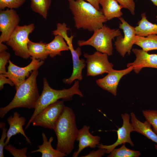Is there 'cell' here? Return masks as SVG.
Returning <instances> with one entry per match:
<instances>
[{"mask_svg": "<svg viewBox=\"0 0 157 157\" xmlns=\"http://www.w3.org/2000/svg\"><path fill=\"white\" fill-rule=\"evenodd\" d=\"M53 130L57 140L56 149L67 155H69L74 149L79 131L75 115L72 108L64 107Z\"/></svg>", "mask_w": 157, "mask_h": 157, "instance_id": "cell-1", "label": "cell"}, {"mask_svg": "<svg viewBox=\"0 0 157 157\" xmlns=\"http://www.w3.org/2000/svg\"><path fill=\"white\" fill-rule=\"evenodd\" d=\"M69 7L73 16L75 27L94 31L104 26L108 20L101 10L97 9L84 0L69 1Z\"/></svg>", "mask_w": 157, "mask_h": 157, "instance_id": "cell-2", "label": "cell"}, {"mask_svg": "<svg viewBox=\"0 0 157 157\" xmlns=\"http://www.w3.org/2000/svg\"><path fill=\"white\" fill-rule=\"evenodd\" d=\"M38 70H34L16 90L12 101L5 107L0 108V117L3 118L10 110L18 108H35L40 97L37 83Z\"/></svg>", "mask_w": 157, "mask_h": 157, "instance_id": "cell-3", "label": "cell"}, {"mask_svg": "<svg viewBox=\"0 0 157 157\" xmlns=\"http://www.w3.org/2000/svg\"><path fill=\"white\" fill-rule=\"evenodd\" d=\"M43 89L34 108V110L27 123L25 130L27 129L36 116L42 110L50 104L60 99L64 101L71 100L74 95L77 94L80 97L83 96L79 89L78 81H75L73 85L67 89L56 90L52 88L45 78H43Z\"/></svg>", "mask_w": 157, "mask_h": 157, "instance_id": "cell-4", "label": "cell"}, {"mask_svg": "<svg viewBox=\"0 0 157 157\" xmlns=\"http://www.w3.org/2000/svg\"><path fill=\"white\" fill-rule=\"evenodd\" d=\"M122 34L119 29H111L104 25L102 27L95 30L89 39L85 41L79 40L77 44L80 47L90 45L97 51L111 56L113 53L112 40Z\"/></svg>", "mask_w": 157, "mask_h": 157, "instance_id": "cell-5", "label": "cell"}, {"mask_svg": "<svg viewBox=\"0 0 157 157\" xmlns=\"http://www.w3.org/2000/svg\"><path fill=\"white\" fill-rule=\"evenodd\" d=\"M35 28L34 24L32 23L23 26L18 25L15 28L6 43L12 48L16 55L25 59L31 57L28 48L30 40L28 36Z\"/></svg>", "mask_w": 157, "mask_h": 157, "instance_id": "cell-6", "label": "cell"}, {"mask_svg": "<svg viewBox=\"0 0 157 157\" xmlns=\"http://www.w3.org/2000/svg\"><path fill=\"white\" fill-rule=\"evenodd\" d=\"M65 106L63 100H58L49 105L35 118L32 122L33 126L53 129Z\"/></svg>", "mask_w": 157, "mask_h": 157, "instance_id": "cell-7", "label": "cell"}, {"mask_svg": "<svg viewBox=\"0 0 157 157\" xmlns=\"http://www.w3.org/2000/svg\"><path fill=\"white\" fill-rule=\"evenodd\" d=\"M31 58L32 60L30 64L24 67L17 66L10 60H8V71L3 74L13 82L16 90L30 76L33 71L38 69L44 63L43 60Z\"/></svg>", "mask_w": 157, "mask_h": 157, "instance_id": "cell-8", "label": "cell"}, {"mask_svg": "<svg viewBox=\"0 0 157 157\" xmlns=\"http://www.w3.org/2000/svg\"><path fill=\"white\" fill-rule=\"evenodd\" d=\"M83 55L86 59L87 76H95L108 73L113 69V65L109 61L106 53L97 51L92 55L84 53Z\"/></svg>", "mask_w": 157, "mask_h": 157, "instance_id": "cell-9", "label": "cell"}, {"mask_svg": "<svg viewBox=\"0 0 157 157\" xmlns=\"http://www.w3.org/2000/svg\"><path fill=\"white\" fill-rule=\"evenodd\" d=\"M119 19L121 22L119 28L123 30L124 35L122 34L117 37L115 45L116 51L124 57L127 53L130 54L136 34L135 27L129 24L123 18L121 17Z\"/></svg>", "mask_w": 157, "mask_h": 157, "instance_id": "cell-10", "label": "cell"}, {"mask_svg": "<svg viewBox=\"0 0 157 157\" xmlns=\"http://www.w3.org/2000/svg\"><path fill=\"white\" fill-rule=\"evenodd\" d=\"M19 21V16L13 9L0 10V43L8 40Z\"/></svg>", "mask_w": 157, "mask_h": 157, "instance_id": "cell-11", "label": "cell"}, {"mask_svg": "<svg viewBox=\"0 0 157 157\" xmlns=\"http://www.w3.org/2000/svg\"><path fill=\"white\" fill-rule=\"evenodd\" d=\"M121 116L123 120V124L122 126L119 128L117 131V138L116 141L110 145L99 144L97 146L98 148L105 149L106 154H109L116 147L126 143H129L132 147L134 146L130 137L131 133L134 131V129L130 121V115L125 113L121 114Z\"/></svg>", "mask_w": 157, "mask_h": 157, "instance_id": "cell-12", "label": "cell"}, {"mask_svg": "<svg viewBox=\"0 0 157 157\" xmlns=\"http://www.w3.org/2000/svg\"><path fill=\"white\" fill-rule=\"evenodd\" d=\"M73 38V36L71 35L70 37L67 36L64 38L71 52L73 63V70L71 76L69 78H64L63 80L64 83L67 84H71L76 79L79 81L82 80V71L86 65L85 60L80 58L82 54L81 48L78 47L75 49L73 47L72 42Z\"/></svg>", "mask_w": 157, "mask_h": 157, "instance_id": "cell-13", "label": "cell"}, {"mask_svg": "<svg viewBox=\"0 0 157 157\" xmlns=\"http://www.w3.org/2000/svg\"><path fill=\"white\" fill-rule=\"evenodd\" d=\"M133 70V68L131 66L121 70L113 69L104 77L97 80L96 83L101 88L116 96L117 87L120 80L122 77Z\"/></svg>", "mask_w": 157, "mask_h": 157, "instance_id": "cell-14", "label": "cell"}, {"mask_svg": "<svg viewBox=\"0 0 157 157\" xmlns=\"http://www.w3.org/2000/svg\"><path fill=\"white\" fill-rule=\"evenodd\" d=\"M132 51L136 59L133 62L128 63L127 66L132 67L135 73H138L143 68L157 69V54H149L142 49L133 48Z\"/></svg>", "mask_w": 157, "mask_h": 157, "instance_id": "cell-15", "label": "cell"}, {"mask_svg": "<svg viewBox=\"0 0 157 157\" xmlns=\"http://www.w3.org/2000/svg\"><path fill=\"white\" fill-rule=\"evenodd\" d=\"M90 129V126L84 125L79 130L76 139L79 142L78 149L74 153L72 157L78 156L79 153L86 147L95 148L99 144L100 137L92 135L89 132Z\"/></svg>", "mask_w": 157, "mask_h": 157, "instance_id": "cell-16", "label": "cell"}, {"mask_svg": "<svg viewBox=\"0 0 157 157\" xmlns=\"http://www.w3.org/2000/svg\"><path fill=\"white\" fill-rule=\"evenodd\" d=\"M20 114L17 111L13 113V116L10 115L7 119L9 125V128L7 131V137L5 143V146L9 143L11 137L17 134L20 133L25 138L27 143L31 145L32 143L25 134L23 129L25 124L26 119L23 116H20Z\"/></svg>", "mask_w": 157, "mask_h": 157, "instance_id": "cell-17", "label": "cell"}, {"mask_svg": "<svg viewBox=\"0 0 157 157\" xmlns=\"http://www.w3.org/2000/svg\"><path fill=\"white\" fill-rule=\"evenodd\" d=\"M130 115L131 123L134 131L141 134L156 143V144H155V147L157 150V135L151 128V124L147 120L144 122L140 121L133 112H131Z\"/></svg>", "mask_w": 157, "mask_h": 157, "instance_id": "cell-18", "label": "cell"}, {"mask_svg": "<svg viewBox=\"0 0 157 157\" xmlns=\"http://www.w3.org/2000/svg\"><path fill=\"white\" fill-rule=\"evenodd\" d=\"M102 6V11L107 20L115 18H119L122 15L121 11L123 7L116 0H99Z\"/></svg>", "mask_w": 157, "mask_h": 157, "instance_id": "cell-19", "label": "cell"}, {"mask_svg": "<svg viewBox=\"0 0 157 157\" xmlns=\"http://www.w3.org/2000/svg\"><path fill=\"white\" fill-rule=\"evenodd\" d=\"M42 144L37 146V149L31 151V153L40 152L42 154V157H63L67 156L66 154L53 148L51 144L53 140V137L51 136L48 141L46 134L44 132L42 133Z\"/></svg>", "mask_w": 157, "mask_h": 157, "instance_id": "cell-20", "label": "cell"}, {"mask_svg": "<svg viewBox=\"0 0 157 157\" xmlns=\"http://www.w3.org/2000/svg\"><path fill=\"white\" fill-rule=\"evenodd\" d=\"M63 38L60 35H55L53 39L46 44V47L49 56L53 58L57 55L61 56V52L68 51L69 47Z\"/></svg>", "mask_w": 157, "mask_h": 157, "instance_id": "cell-21", "label": "cell"}, {"mask_svg": "<svg viewBox=\"0 0 157 157\" xmlns=\"http://www.w3.org/2000/svg\"><path fill=\"white\" fill-rule=\"evenodd\" d=\"M141 17L135 27L136 35L145 37L151 34L157 35V24L148 21L145 13L141 14Z\"/></svg>", "mask_w": 157, "mask_h": 157, "instance_id": "cell-22", "label": "cell"}, {"mask_svg": "<svg viewBox=\"0 0 157 157\" xmlns=\"http://www.w3.org/2000/svg\"><path fill=\"white\" fill-rule=\"evenodd\" d=\"M46 43L41 41L35 42L29 40L28 44V50L31 58L44 60L49 55L46 49Z\"/></svg>", "mask_w": 157, "mask_h": 157, "instance_id": "cell-23", "label": "cell"}, {"mask_svg": "<svg viewBox=\"0 0 157 157\" xmlns=\"http://www.w3.org/2000/svg\"><path fill=\"white\" fill-rule=\"evenodd\" d=\"M134 44L147 52L157 50V35L151 34L145 37L136 35Z\"/></svg>", "mask_w": 157, "mask_h": 157, "instance_id": "cell-24", "label": "cell"}, {"mask_svg": "<svg viewBox=\"0 0 157 157\" xmlns=\"http://www.w3.org/2000/svg\"><path fill=\"white\" fill-rule=\"evenodd\" d=\"M31 8L34 12L41 15L43 18H47L48 10L52 0H30Z\"/></svg>", "mask_w": 157, "mask_h": 157, "instance_id": "cell-25", "label": "cell"}, {"mask_svg": "<svg viewBox=\"0 0 157 157\" xmlns=\"http://www.w3.org/2000/svg\"><path fill=\"white\" fill-rule=\"evenodd\" d=\"M141 154L139 151H134L127 148L125 143L119 148L114 149L108 157H138Z\"/></svg>", "mask_w": 157, "mask_h": 157, "instance_id": "cell-26", "label": "cell"}, {"mask_svg": "<svg viewBox=\"0 0 157 157\" xmlns=\"http://www.w3.org/2000/svg\"><path fill=\"white\" fill-rule=\"evenodd\" d=\"M142 114L146 120L152 126L153 131L157 135V110H143Z\"/></svg>", "mask_w": 157, "mask_h": 157, "instance_id": "cell-27", "label": "cell"}, {"mask_svg": "<svg viewBox=\"0 0 157 157\" xmlns=\"http://www.w3.org/2000/svg\"><path fill=\"white\" fill-rule=\"evenodd\" d=\"M26 0H0V10L6 8L13 9L19 8L25 2Z\"/></svg>", "mask_w": 157, "mask_h": 157, "instance_id": "cell-28", "label": "cell"}, {"mask_svg": "<svg viewBox=\"0 0 157 157\" xmlns=\"http://www.w3.org/2000/svg\"><path fill=\"white\" fill-rule=\"evenodd\" d=\"M5 150L9 152L14 157H26L27 148L24 147L21 149H17L11 144L5 146Z\"/></svg>", "mask_w": 157, "mask_h": 157, "instance_id": "cell-29", "label": "cell"}, {"mask_svg": "<svg viewBox=\"0 0 157 157\" xmlns=\"http://www.w3.org/2000/svg\"><path fill=\"white\" fill-rule=\"evenodd\" d=\"M10 57V53L6 51L0 52V74L6 73V66Z\"/></svg>", "mask_w": 157, "mask_h": 157, "instance_id": "cell-30", "label": "cell"}, {"mask_svg": "<svg viewBox=\"0 0 157 157\" xmlns=\"http://www.w3.org/2000/svg\"><path fill=\"white\" fill-rule=\"evenodd\" d=\"M6 124L4 122L0 123V128L2 129V132L0 139V157H4L3 149L5 146L4 140L7 137V129L6 127Z\"/></svg>", "mask_w": 157, "mask_h": 157, "instance_id": "cell-31", "label": "cell"}, {"mask_svg": "<svg viewBox=\"0 0 157 157\" xmlns=\"http://www.w3.org/2000/svg\"><path fill=\"white\" fill-rule=\"evenodd\" d=\"M123 8L129 10L133 15L135 14V3L134 0H116Z\"/></svg>", "mask_w": 157, "mask_h": 157, "instance_id": "cell-32", "label": "cell"}, {"mask_svg": "<svg viewBox=\"0 0 157 157\" xmlns=\"http://www.w3.org/2000/svg\"><path fill=\"white\" fill-rule=\"evenodd\" d=\"M106 154V149L104 148H99L96 151H92L89 153L85 156H82V157H101Z\"/></svg>", "mask_w": 157, "mask_h": 157, "instance_id": "cell-33", "label": "cell"}, {"mask_svg": "<svg viewBox=\"0 0 157 157\" xmlns=\"http://www.w3.org/2000/svg\"><path fill=\"white\" fill-rule=\"evenodd\" d=\"M8 84L11 86L14 85L12 81L9 78L6 77L3 74H0V89L1 90L4 87V85Z\"/></svg>", "mask_w": 157, "mask_h": 157, "instance_id": "cell-34", "label": "cell"}, {"mask_svg": "<svg viewBox=\"0 0 157 157\" xmlns=\"http://www.w3.org/2000/svg\"><path fill=\"white\" fill-rule=\"evenodd\" d=\"M70 1L72 0H68ZM87 1L94 6L97 9L100 10L99 7V0H84Z\"/></svg>", "mask_w": 157, "mask_h": 157, "instance_id": "cell-35", "label": "cell"}, {"mask_svg": "<svg viewBox=\"0 0 157 157\" xmlns=\"http://www.w3.org/2000/svg\"><path fill=\"white\" fill-rule=\"evenodd\" d=\"M8 49L7 47L3 44L2 42L0 43V52L6 51Z\"/></svg>", "mask_w": 157, "mask_h": 157, "instance_id": "cell-36", "label": "cell"}, {"mask_svg": "<svg viewBox=\"0 0 157 157\" xmlns=\"http://www.w3.org/2000/svg\"><path fill=\"white\" fill-rule=\"evenodd\" d=\"M157 7V0H150ZM156 21H157V14L156 16Z\"/></svg>", "mask_w": 157, "mask_h": 157, "instance_id": "cell-37", "label": "cell"}]
</instances>
